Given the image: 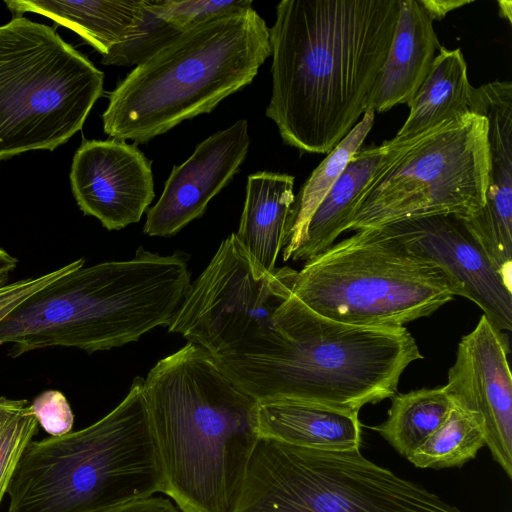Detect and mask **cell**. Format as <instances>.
I'll return each instance as SVG.
<instances>
[{"label":"cell","instance_id":"1","mask_svg":"<svg viewBox=\"0 0 512 512\" xmlns=\"http://www.w3.org/2000/svg\"><path fill=\"white\" fill-rule=\"evenodd\" d=\"M400 0H283L269 28L266 116L283 142L328 154L370 107Z\"/></svg>","mask_w":512,"mask_h":512},{"label":"cell","instance_id":"2","mask_svg":"<svg viewBox=\"0 0 512 512\" xmlns=\"http://www.w3.org/2000/svg\"><path fill=\"white\" fill-rule=\"evenodd\" d=\"M144 393L162 493L181 512H230L259 439L257 401L190 342L155 364Z\"/></svg>","mask_w":512,"mask_h":512},{"label":"cell","instance_id":"3","mask_svg":"<svg viewBox=\"0 0 512 512\" xmlns=\"http://www.w3.org/2000/svg\"><path fill=\"white\" fill-rule=\"evenodd\" d=\"M191 285L188 256L139 247L129 260L78 267L30 295L0 322L10 355L48 347L88 353L169 326Z\"/></svg>","mask_w":512,"mask_h":512},{"label":"cell","instance_id":"4","mask_svg":"<svg viewBox=\"0 0 512 512\" xmlns=\"http://www.w3.org/2000/svg\"><path fill=\"white\" fill-rule=\"evenodd\" d=\"M285 344L267 360H214L256 401L290 399L359 414L397 393L400 377L422 359L404 326H355L325 318L293 293L280 308Z\"/></svg>","mask_w":512,"mask_h":512},{"label":"cell","instance_id":"5","mask_svg":"<svg viewBox=\"0 0 512 512\" xmlns=\"http://www.w3.org/2000/svg\"><path fill=\"white\" fill-rule=\"evenodd\" d=\"M269 56V28L252 7L198 22L135 66L110 93L104 132L145 143L211 112L250 84Z\"/></svg>","mask_w":512,"mask_h":512},{"label":"cell","instance_id":"6","mask_svg":"<svg viewBox=\"0 0 512 512\" xmlns=\"http://www.w3.org/2000/svg\"><path fill=\"white\" fill-rule=\"evenodd\" d=\"M163 492L144 379L92 425L32 440L8 487L7 512H99Z\"/></svg>","mask_w":512,"mask_h":512},{"label":"cell","instance_id":"7","mask_svg":"<svg viewBox=\"0 0 512 512\" xmlns=\"http://www.w3.org/2000/svg\"><path fill=\"white\" fill-rule=\"evenodd\" d=\"M292 293L344 324L402 327L455 296L444 274L380 228L356 231L295 271Z\"/></svg>","mask_w":512,"mask_h":512},{"label":"cell","instance_id":"8","mask_svg":"<svg viewBox=\"0 0 512 512\" xmlns=\"http://www.w3.org/2000/svg\"><path fill=\"white\" fill-rule=\"evenodd\" d=\"M230 512H463L370 461L259 437Z\"/></svg>","mask_w":512,"mask_h":512},{"label":"cell","instance_id":"9","mask_svg":"<svg viewBox=\"0 0 512 512\" xmlns=\"http://www.w3.org/2000/svg\"><path fill=\"white\" fill-rule=\"evenodd\" d=\"M104 74L53 28L19 16L0 26V161L53 151L82 129Z\"/></svg>","mask_w":512,"mask_h":512},{"label":"cell","instance_id":"10","mask_svg":"<svg viewBox=\"0 0 512 512\" xmlns=\"http://www.w3.org/2000/svg\"><path fill=\"white\" fill-rule=\"evenodd\" d=\"M392 149L362 192L347 231L434 215L461 219L483 208L489 180L488 121L462 114Z\"/></svg>","mask_w":512,"mask_h":512},{"label":"cell","instance_id":"11","mask_svg":"<svg viewBox=\"0 0 512 512\" xmlns=\"http://www.w3.org/2000/svg\"><path fill=\"white\" fill-rule=\"evenodd\" d=\"M295 271H266L232 233L191 283L169 332L214 360L271 359L284 344L279 310L292 294Z\"/></svg>","mask_w":512,"mask_h":512},{"label":"cell","instance_id":"12","mask_svg":"<svg viewBox=\"0 0 512 512\" xmlns=\"http://www.w3.org/2000/svg\"><path fill=\"white\" fill-rule=\"evenodd\" d=\"M509 345L503 331L481 316L458 343L456 359L443 386L454 406L482 427L485 446L512 478V377Z\"/></svg>","mask_w":512,"mask_h":512},{"label":"cell","instance_id":"13","mask_svg":"<svg viewBox=\"0 0 512 512\" xmlns=\"http://www.w3.org/2000/svg\"><path fill=\"white\" fill-rule=\"evenodd\" d=\"M435 265L454 295L474 302L501 331L512 329V288L455 215L407 219L378 227Z\"/></svg>","mask_w":512,"mask_h":512},{"label":"cell","instance_id":"14","mask_svg":"<svg viewBox=\"0 0 512 512\" xmlns=\"http://www.w3.org/2000/svg\"><path fill=\"white\" fill-rule=\"evenodd\" d=\"M70 182L81 211L108 230L137 223L155 196L150 161L136 145L117 139L84 141Z\"/></svg>","mask_w":512,"mask_h":512},{"label":"cell","instance_id":"15","mask_svg":"<svg viewBox=\"0 0 512 512\" xmlns=\"http://www.w3.org/2000/svg\"><path fill=\"white\" fill-rule=\"evenodd\" d=\"M249 145L246 119L198 144L185 162L173 167L159 200L147 211L143 232L149 236H173L201 217L209 201L238 171Z\"/></svg>","mask_w":512,"mask_h":512},{"label":"cell","instance_id":"16","mask_svg":"<svg viewBox=\"0 0 512 512\" xmlns=\"http://www.w3.org/2000/svg\"><path fill=\"white\" fill-rule=\"evenodd\" d=\"M470 112L488 121L490 170L485 205L462 220L485 255L503 261L512 254V83L473 87Z\"/></svg>","mask_w":512,"mask_h":512},{"label":"cell","instance_id":"17","mask_svg":"<svg viewBox=\"0 0 512 512\" xmlns=\"http://www.w3.org/2000/svg\"><path fill=\"white\" fill-rule=\"evenodd\" d=\"M433 21L418 0H400V11L370 107L383 113L408 105L427 78L440 48Z\"/></svg>","mask_w":512,"mask_h":512},{"label":"cell","instance_id":"18","mask_svg":"<svg viewBox=\"0 0 512 512\" xmlns=\"http://www.w3.org/2000/svg\"><path fill=\"white\" fill-rule=\"evenodd\" d=\"M259 437L321 451H353L361 446L358 414L290 399L257 401Z\"/></svg>","mask_w":512,"mask_h":512},{"label":"cell","instance_id":"19","mask_svg":"<svg viewBox=\"0 0 512 512\" xmlns=\"http://www.w3.org/2000/svg\"><path fill=\"white\" fill-rule=\"evenodd\" d=\"M294 181L292 175L274 172H258L247 179L235 235L255 263L268 272L276 269L277 258L287 243Z\"/></svg>","mask_w":512,"mask_h":512},{"label":"cell","instance_id":"20","mask_svg":"<svg viewBox=\"0 0 512 512\" xmlns=\"http://www.w3.org/2000/svg\"><path fill=\"white\" fill-rule=\"evenodd\" d=\"M14 17L37 13L80 35L102 56L125 42L137 28L142 0H9Z\"/></svg>","mask_w":512,"mask_h":512},{"label":"cell","instance_id":"21","mask_svg":"<svg viewBox=\"0 0 512 512\" xmlns=\"http://www.w3.org/2000/svg\"><path fill=\"white\" fill-rule=\"evenodd\" d=\"M392 144L360 148L311 216L303 243L292 255L294 261L322 253L347 231L365 187L386 161Z\"/></svg>","mask_w":512,"mask_h":512},{"label":"cell","instance_id":"22","mask_svg":"<svg viewBox=\"0 0 512 512\" xmlns=\"http://www.w3.org/2000/svg\"><path fill=\"white\" fill-rule=\"evenodd\" d=\"M432 68L408 104L409 115L399 129L395 142H406L430 129L470 112L473 86L461 49L440 46Z\"/></svg>","mask_w":512,"mask_h":512},{"label":"cell","instance_id":"23","mask_svg":"<svg viewBox=\"0 0 512 512\" xmlns=\"http://www.w3.org/2000/svg\"><path fill=\"white\" fill-rule=\"evenodd\" d=\"M453 407L443 386L395 393L386 420L371 429L408 458L443 424Z\"/></svg>","mask_w":512,"mask_h":512},{"label":"cell","instance_id":"24","mask_svg":"<svg viewBox=\"0 0 512 512\" xmlns=\"http://www.w3.org/2000/svg\"><path fill=\"white\" fill-rule=\"evenodd\" d=\"M375 112L368 108L353 129L331 150L301 187L291 209L284 261L291 259L305 239L311 216L342 174L374 124Z\"/></svg>","mask_w":512,"mask_h":512},{"label":"cell","instance_id":"25","mask_svg":"<svg viewBox=\"0 0 512 512\" xmlns=\"http://www.w3.org/2000/svg\"><path fill=\"white\" fill-rule=\"evenodd\" d=\"M485 446L482 427L468 412L454 406L443 424L407 459L419 468L460 467Z\"/></svg>","mask_w":512,"mask_h":512},{"label":"cell","instance_id":"26","mask_svg":"<svg viewBox=\"0 0 512 512\" xmlns=\"http://www.w3.org/2000/svg\"><path fill=\"white\" fill-rule=\"evenodd\" d=\"M142 1V16L137 28L125 42L102 56V64L137 66L184 32L162 13L160 0Z\"/></svg>","mask_w":512,"mask_h":512},{"label":"cell","instance_id":"27","mask_svg":"<svg viewBox=\"0 0 512 512\" xmlns=\"http://www.w3.org/2000/svg\"><path fill=\"white\" fill-rule=\"evenodd\" d=\"M27 400H0V505L16 466L38 430Z\"/></svg>","mask_w":512,"mask_h":512},{"label":"cell","instance_id":"28","mask_svg":"<svg viewBox=\"0 0 512 512\" xmlns=\"http://www.w3.org/2000/svg\"><path fill=\"white\" fill-rule=\"evenodd\" d=\"M38 424L50 436H62L72 431L74 414L60 391L47 390L30 404Z\"/></svg>","mask_w":512,"mask_h":512},{"label":"cell","instance_id":"29","mask_svg":"<svg viewBox=\"0 0 512 512\" xmlns=\"http://www.w3.org/2000/svg\"><path fill=\"white\" fill-rule=\"evenodd\" d=\"M84 264L85 260L80 258L47 274L26 278L0 287V322L30 295L69 271L84 266Z\"/></svg>","mask_w":512,"mask_h":512},{"label":"cell","instance_id":"30","mask_svg":"<svg viewBox=\"0 0 512 512\" xmlns=\"http://www.w3.org/2000/svg\"><path fill=\"white\" fill-rule=\"evenodd\" d=\"M99 512H181L164 497H145L122 503Z\"/></svg>","mask_w":512,"mask_h":512},{"label":"cell","instance_id":"31","mask_svg":"<svg viewBox=\"0 0 512 512\" xmlns=\"http://www.w3.org/2000/svg\"><path fill=\"white\" fill-rule=\"evenodd\" d=\"M432 21L443 19L449 12L470 4L473 0H418Z\"/></svg>","mask_w":512,"mask_h":512},{"label":"cell","instance_id":"32","mask_svg":"<svg viewBox=\"0 0 512 512\" xmlns=\"http://www.w3.org/2000/svg\"><path fill=\"white\" fill-rule=\"evenodd\" d=\"M16 266L17 259L0 248V287L7 284L9 275Z\"/></svg>","mask_w":512,"mask_h":512},{"label":"cell","instance_id":"33","mask_svg":"<svg viewBox=\"0 0 512 512\" xmlns=\"http://www.w3.org/2000/svg\"><path fill=\"white\" fill-rule=\"evenodd\" d=\"M499 14L502 18L507 19V21L512 23V1L510 0H499Z\"/></svg>","mask_w":512,"mask_h":512}]
</instances>
